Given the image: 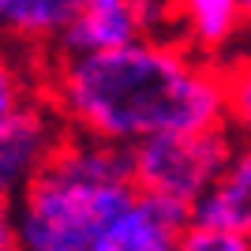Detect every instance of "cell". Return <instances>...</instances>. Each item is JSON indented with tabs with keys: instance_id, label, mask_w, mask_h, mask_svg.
I'll return each mask as SVG.
<instances>
[{
	"instance_id": "obj_1",
	"label": "cell",
	"mask_w": 251,
	"mask_h": 251,
	"mask_svg": "<svg viewBox=\"0 0 251 251\" xmlns=\"http://www.w3.org/2000/svg\"><path fill=\"white\" fill-rule=\"evenodd\" d=\"M42 83L72 131L127 150L161 135L225 127L221 68L165 38H143L98 56L45 60Z\"/></svg>"
},
{
	"instance_id": "obj_2",
	"label": "cell",
	"mask_w": 251,
	"mask_h": 251,
	"mask_svg": "<svg viewBox=\"0 0 251 251\" xmlns=\"http://www.w3.org/2000/svg\"><path fill=\"white\" fill-rule=\"evenodd\" d=\"M135 195L131 150L72 131L15 195L11 225L23 251H98L105 229Z\"/></svg>"
},
{
	"instance_id": "obj_3",
	"label": "cell",
	"mask_w": 251,
	"mask_h": 251,
	"mask_svg": "<svg viewBox=\"0 0 251 251\" xmlns=\"http://www.w3.org/2000/svg\"><path fill=\"white\" fill-rule=\"evenodd\" d=\"M236 135L229 127H214V131H195V135H161L150 143H139L131 150L135 161V188L143 195H154L161 202L195 214L206 191L218 184L225 173Z\"/></svg>"
},
{
	"instance_id": "obj_4",
	"label": "cell",
	"mask_w": 251,
	"mask_h": 251,
	"mask_svg": "<svg viewBox=\"0 0 251 251\" xmlns=\"http://www.w3.org/2000/svg\"><path fill=\"white\" fill-rule=\"evenodd\" d=\"M68 135L72 127L60 116V109L49 101L45 90H38L0 135V180L19 195L52 161V154L64 147Z\"/></svg>"
},
{
	"instance_id": "obj_5",
	"label": "cell",
	"mask_w": 251,
	"mask_h": 251,
	"mask_svg": "<svg viewBox=\"0 0 251 251\" xmlns=\"http://www.w3.org/2000/svg\"><path fill=\"white\" fill-rule=\"evenodd\" d=\"M150 38V4L147 0H79V15L45 60L68 56H98L116 52Z\"/></svg>"
},
{
	"instance_id": "obj_6",
	"label": "cell",
	"mask_w": 251,
	"mask_h": 251,
	"mask_svg": "<svg viewBox=\"0 0 251 251\" xmlns=\"http://www.w3.org/2000/svg\"><path fill=\"white\" fill-rule=\"evenodd\" d=\"M188 210L139 191L105 229L98 251H180V240L188 236Z\"/></svg>"
},
{
	"instance_id": "obj_7",
	"label": "cell",
	"mask_w": 251,
	"mask_h": 251,
	"mask_svg": "<svg viewBox=\"0 0 251 251\" xmlns=\"http://www.w3.org/2000/svg\"><path fill=\"white\" fill-rule=\"evenodd\" d=\"M248 34L244 0H188L176 4V42L210 64H225Z\"/></svg>"
},
{
	"instance_id": "obj_8",
	"label": "cell",
	"mask_w": 251,
	"mask_h": 251,
	"mask_svg": "<svg viewBox=\"0 0 251 251\" xmlns=\"http://www.w3.org/2000/svg\"><path fill=\"white\" fill-rule=\"evenodd\" d=\"M191 225L251 240V143H236L225 173L206 191V199L195 206Z\"/></svg>"
},
{
	"instance_id": "obj_9",
	"label": "cell",
	"mask_w": 251,
	"mask_h": 251,
	"mask_svg": "<svg viewBox=\"0 0 251 251\" xmlns=\"http://www.w3.org/2000/svg\"><path fill=\"white\" fill-rule=\"evenodd\" d=\"M79 15V0H0V38L23 49H56Z\"/></svg>"
},
{
	"instance_id": "obj_10",
	"label": "cell",
	"mask_w": 251,
	"mask_h": 251,
	"mask_svg": "<svg viewBox=\"0 0 251 251\" xmlns=\"http://www.w3.org/2000/svg\"><path fill=\"white\" fill-rule=\"evenodd\" d=\"M225 75V127L236 143H251V30L244 34L240 49L221 64Z\"/></svg>"
},
{
	"instance_id": "obj_11",
	"label": "cell",
	"mask_w": 251,
	"mask_h": 251,
	"mask_svg": "<svg viewBox=\"0 0 251 251\" xmlns=\"http://www.w3.org/2000/svg\"><path fill=\"white\" fill-rule=\"evenodd\" d=\"M34 94H38V86H34L30 75L19 68V60H11V56L0 52V135H4V127L15 120V113H19Z\"/></svg>"
},
{
	"instance_id": "obj_12",
	"label": "cell",
	"mask_w": 251,
	"mask_h": 251,
	"mask_svg": "<svg viewBox=\"0 0 251 251\" xmlns=\"http://www.w3.org/2000/svg\"><path fill=\"white\" fill-rule=\"evenodd\" d=\"M180 251H251V240L248 236H232V232L191 225L188 236L180 240Z\"/></svg>"
},
{
	"instance_id": "obj_13",
	"label": "cell",
	"mask_w": 251,
	"mask_h": 251,
	"mask_svg": "<svg viewBox=\"0 0 251 251\" xmlns=\"http://www.w3.org/2000/svg\"><path fill=\"white\" fill-rule=\"evenodd\" d=\"M0 251H23L19 248V232L11 221H0Z\"/></svg>"
},
{
	"instance_id": "obj_14",
	"label": "cell",
	"mask_w": 251,
	"mask_h": 251,
	"mask_svg": "<svg viewBox=\"0 0 251 251\" xmlns=\"http://www.w3.org/2000/svg\"><path fill=\"white\" fill-rule=\"evenodd\" d=\"M11 210H15V191L0 180V221H11Z\"/></svg>"
},
{
	"instance_id": "obj_15",
	"label": "cell",
	"mask_w": 251,
	"mask_h": 251,
	"mask_svg": "<svg viewBox=\"0 0 251 251\" xmlns=\"http://www.w3.org/2000/svg\"><path fill=\"white\" fill-rule=\"evenodd\" d=\"M244 15H248V30H251V0H244Z\"/></svg>"
}]
</instances>
